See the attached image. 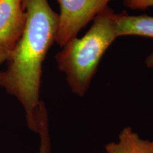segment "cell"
<instances>
[{
  "label": "cell",
  "mask_w": 153,
  "mask_h": 153,
  "mask_svg": "<svg viewBox=\"0 0 153 153\" xmlns=\"http://www.w3.org/2000/svg\"><path fill=\"white\" fill-rule=\"evenodd\" d=\"M26 20L22 35L1 72V84L19 101L26 113L28 128L38 133L42 113L40 101L43 63L56 41L59 14L48 0H23Z\"/></svg>",
  "instance_id": "obj_1"
},
{
  "label": "cell",
  "mask_w": 153,
  "mask_h": 153,
  "mask_svg": "<svg viewBox=\"0 0 153 153\" xmlns=\"http://www.w3.org/2000/svg\"><path fill=\"white\" fill-rule=\"evenodd\" d=\"M116 17L114 9L107 7L93 19L85 36L70 40L55 55L57 68L65 74L72 92L79 97L89 89L101 58L118 38Z\"/></svg>",
  "instance_id": "obj_2"
},
{
  "label": "cell",
  "mask_w": 153,
  "mask_h": 153,
  "mask_svg": "<svg viewBox=\"0 0 153 153\" xmlns=\"http://www.w3.org/2000/svg\"><path fill=\"white\" fill-rule=\"evenodd\" d=\"M60 7L56 43L61 47L77 37L86 25L112 0H57Z\"/></svg>",
  "instance_id": "obj_3"
},
{
  "label": "cell",
  "mask_w": 153,
  "mask_h": 153,
  "mask_svg": "<svg viewBox=\"0 0 153 153\" xmlns=\"http://www.w3.org/2000/svg\"><path fill=\"white\" fill-rule=\"evenodd\" d=\"M26 20L23 0H0V44L9 54L22 35Z\"/></svg>",
  "instance_id": "obj_4"
},
{
  "label": "cell",
  "mask_w": 153,
  "mask_h": 153,
  "mask_svg": "<svg viewBox=\"0 0 153 153\" xmlns=\"http://www.w3.org/2000/svg\"><path fill=\"white\" fill-rule=\"evenodd\" d=\"M116 30L118 38L138 36L153 38V16L146 14L133 16L123 11L117 14Z\"/></svg>",
  "instance_id": "obj_5"
},
{
  "label": "cell",
  "mask_w": 153,
  "mask_h": 153,
  "mask_svg": "<svg viewBox=\"0 0 153 153\" xmlns=\"http://www.w3.org/2000/svg\"><path fill=\"white\" fill-rule=\"evenodd\" d=\"M107 153H153V140H143L131 127L120 132L118 143H110L105 146Z\"/></svg>",
  "instance_id": "obj_6"
},
{
  "label": "cell",
  "mask_w": 153,
  "mask_h": 153,
  "mask_svg": "<svg viewBox=\"0 0 153 153\" xmlns=\"http://www.w3.org/2000/svg\"><path fill=\"white\" fill-rule=\"evenodd\" d=\"M38 133L41 137V145H40L39 153L51 152V139L48 132V114L45 113L41 118Z\"/></svg>",
  "instance_id": "obj_7"
},
{
  "label": "cell",
  "mask_w": 153,
  "mask_h": 153,
  "mask_svg": "<svg viewBox=\"0 0 153 153\" xmlns=\"http://www.w3.org/2000/svg\"><path fill=\"white\" fill-rule=\"evenodd\" d=\"M123 4L132 10H143L153 7V0H123Z\"/></svg>",
  "instance_id": "obj_8"
},
{
  "label": "cell",
  "mask_w": 153,
  "mask_h": 153,
  "mask_svg": "<svg viewBox=\"0 0 153 153\" xmlns=\"http://www.w3.org/2000/svg\"><path fill=\"white\" fill-rule=\"evenodd\" d=\"M9 53L7 49L3 46L1 44H0V65L3 62L7 61L9 57ZM0 84H1V71H0Z\"/></svg>",
  "instance_id": "obj_9"
},
{
  "label": "cell",
  "mask_w": 153,
  "mask_h": 153,
  "mask_svg": "<svg viewBox=\"0 0 153 153\" xmlns=\"http://www.w3.org/2000/svg\"><path fill=\"white\" fill-rule=\"evenodd\" d=\"M145 63L148 68H153V52L148 55V56L145 58Z\"/></svg>",
  "instance_id": "obj_10"
}]
</instances>
